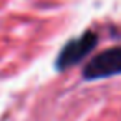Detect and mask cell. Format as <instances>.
Wrapping results in <instances>:
<instances>
[{
  "label": "cell",
  "instance_id": "cell-1",
  "mask_svg": "<svg viewBox=\"0 0 121 121\" xmlns=\"http://www.w3.org/2000/svg\"><path fill=\"white\" fill-rule=\"evenodd\" d=\"M116 75H121V47H113L98 53L83 70L85 80H101Z\"/></svg>",
  "mask_w": 121,
  "mask_h": 121
},
{
  "label": "cell",
  "instance_id": "cell-2",
  "mask_svg": "<svg viewBox=\"0 0 121 121\" xmlns=\"http://www.w3.org/2000/svg\"><path fill=\"white\" fill-rule=\"evenodd\" d=\"M96 42H98V35L93 33V32H85L78 38H73L58 53L56 68L58 70H66V68L73 66L75 63H78L83 56H86L95 48Z\"/></svg>",
  "mask_w": 121,
  "mask_h": 121
}]
</instances>
